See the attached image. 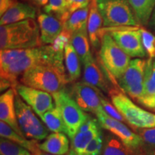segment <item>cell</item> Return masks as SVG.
<instances>
[{
  "label": "cell",
  "mask_w": 155,
  "mask_h": 155,
  "mask_svg": "<svg viewBox=\"0 0 155 155\" xmlns=\"http://www.w3.org/2000/svg\"><path fill=\"white\" fill-rule=\"evenodd\" d=\"M20 83L53 94L64 90L70 82L64 63H46L31 68L23 73Z\"/></svg>",
  "instance_id": "7a4b0ae2"
},
{
  "label": "cell",
  "mask_w": 155,
  "mask_h": 155,
  "mask_svg": "<svg viewBox=\"0 0 155 155\" xmlns=\"http://www.w3.org/2000/svg\"><path fill=\"white\" fill-rule=\"evenodd\" d=\"M146 155H155V150H152L149 152L148 153H147Z\"/></svg>",
  "instance_id": "7bdbcfd3"
},
{
  "label": "cell",
  "mask_w": 155,
  "mask_h": 155,
  "mask_svg": "<svg viewBox=\"0 0 155 155\" xmlns=\"http://www.w3.org/2000/svg\"><path fill=\"white\" fill-rule=\"evenodd\" d=\"M102 25H104L103 19L101 15L96 0H93L89 5V15L87 30L90 42L94 48H98L101 42Z\"/></svg>",
  "instance_id": "d6986e66"
},
{
  "label": "cell",
  "mask_w": 155,
  "mask_h": 155,
  "mask_svg": "<svg viewBox=\"0 0 155 155\" xmlns=\"http://www.w3.org/2000/svg\"><path fill=\"white\" fill-rule=\"evenodd\" d=\"M149 25L153 30L155 31V7L152 14V16H151L150 22H149Z\"/></svg>",
  "instance_id": "60d3db41"
},
{
  "label": "cell",
  "mask_w": 155,
  "mask_h": 155,
  "mask_svg": "<svg viewBox=\"0 0 155 155\" xmlns=\"http://www.w3.org/2000/svg\"><path fill=\"white\" fill-rule=\"evenodd\" d=\"M0 154L32 155V153L25 147L2 137H1L0 139Z\"/></svg>",
  "instance_id": "f1b7e54d"
},
{
  "label": "cell",
  "mask_w": 155,
  "mask_h": 155,
  "mask_svg": "<svg viewBox=\"0 0 155 155\" xmlns=\"http://www.w3.org/2000/svg\"><path fill=\"white\" fill-rule=\"evenodd\" d=\"M99 58L108 75L116 82L124 74L131 61V57L121 49L109 34L102 37Z\"/></svg>",
  "instance_id": "8992f818"
},
{
  "label": "cell",
  "mask_w": 155,
  "mask_h": 155,
  "mask_svg": "<svg viewBox=\"0 0 155 155\" xmlns=\"http://www.w3.org/2000/svg\"><path fill=\"white\" fill-rule=\"evenodd\" d=\"M98 119L89 117L71 140L68 155H81L91 141L101 133Z\"/></svg>",
  "instance_id": "5bb4252c"
},
{
  "label": "cell",
  "mask_w": 155,
  "mask_h": 155,
  "mask_svg": "<svg viewBox=\"0 0 155 155\" xmlns=\"http://www.w3.org/2000/svg\"><path fill=\"white\" fill-rule=\"evenodd\" d=\"M89 41L90 40L87 29L75 32L71 37V43L78 55L83 65L93 56Z\"/></svg>",
  "instance_id": "cb8c5ba5"
},
{
  "label": "cell",
  "mask_w": 155,
  "mask_h": 155,
  "mask_svg": "<svg viewBox=\"0 0 155 155\" xmlns=\"http://www.w3.org/2000/svg\"><path fill=\"white\" fill-rule=\"evenodd\" d=\"M37 8L24 2H17L1 16L0 24L2 25L16 23L28 19H35Z\"/></svg>",
  "instance_id": "e0dca14e"
},
{
  "label": "cell",
  "mask_w": 155,
  "mask_h": 155,
  "mask_svg": "<svg viewBox=\"0 0 155 155\" xmlns=\"http://www.w3.org/2000/svg\"><path fill=\"white\" fill-rule=\"evenodd\" d=\"M102 155H146L142 150H132L126 146L114 135L108 134L104 139Z\"/></svg>",
  "instance_id": "44dd1931"
},
{
  "label": "cell",
  "mask_w": 155,
  "mask_h": 155,
  "mask_svg": "<svg viewBox=\"0 0 155 155\" xmlns=\"http://www.w3.org/2000/svg\"><path fill=\"white\" fill-rule=\"evenodd\" d=\"M53 97L55 106L59 108L63 116V121L67 128V135L72 139L80 127L90 117L80 108L71 94L65 89L61 91L54 93Z\"/></svg>",
  "instance_id": "52a82bcc"
},
{
  "label": "cell",
  "mask_w": 155,
  "mask_h": 155,
  "mask_svg": "<svg viewBox=\"0 0 155 155\" xmlns=\"http://www.w3.org/2000/svg\"><path fill=\"white\" fill-rule=\"evenodd\" d=\"M112 104L131 126L140 129L155 127V114L139 107L117 87L109 94Z\"/></svg>",
  "instance_id": "5b68a950"
},
{
  "label": "cell",
  "mask_w": 155,
  "mask_h": 155,
  "mask_svg": "<svg viewBox=\"0 0 155 155\" xmlns=\"http://www.w3.org/2000/svg\"><path fill=\"white\" fill-rule=\"evenodd\" d=\"M104 28L140 27L128 0H96Z\"/></svg>",
  "instance_id": "277c9868"
},
{
  "label": "cell",
  "mask_w": 155,
  "mask_h": 155,
  "mask_svg": "<svg viewBox=\"0 0 155 155\" xmlns=\"http://www.w3.org/2000/svg\"><path fill=\"white\" fill-rule=\"evenodd\" d=\"M21 1L33 6L37 9L42 8V7L44 8L48 3V0H21Z\"/></svg>",
  "instance_id": "ab89813d"
},
{
  "label": "cell",
  "mask_w": 155,
  "mask_h": 155,
  "mask_svg": "<svg viewBox=\"0 0 155 155\" xmlns=\"http://www.w3.org/2000/svg\"><path fill=\"white\" fill-rule=\"evenodd\" d=\"M38 24L40 32V40L43 45H51L63 32L64 27L57 17L47 13H40L38 16Z\"/></svg>",
  "instance_id": "2e32d148"
},
{
  "label": "cell",
  "mask_w": 155,
  "mask_h": 155,
  "mask_svg": "<svg viewBox=\"0 0 155 155\" xmlns=\"http://www.w3.org/2000/svg\"><path fill=\"white\" fill-rule=\"evenodd\" d=\"M40 119L50 131L61 132L67 134L66 126L63 121L61 111L56 106L45 113L40 117Z\"/></svg>",
  "instance_id": "4316f807"
},
{
  "label": "cell",
  "mask_w": 155,
  "mask_h": 155,
  "mask_svg": "<svg viewBox=\"0 0 155 155\" xmlns=\"http://www.w3.org/2000/svg\"><path fill=\"white\" fill-rule=\"evenodd\" d=\"M0 136L2 138L9 139L13 142L18 144L25 149L30 151L33 154L37 150H39V144L38 141L34 139H28L23 135L19 134L17 131L12 128L10 126L5 123V122H0Z\"/></svg>",
  "instance_id": "7402d4cb"
},
{
  "label": "cell",
  "mask_w": 155,
  "mask_h": 155,
  "mask_svg": "<svg viewBox=\"0 0 155 155\" xmlns=\"http://www.w3.org/2000/svg\"><path fill=\"white\" fill-rule=\"evenodd\" d=\"M17 91L14 88L7 89L0 96V120L8 124L19 134L23 135L19 127L15 108ZM24 136V135H23ZM25 137V136H24Z\"/></svg>",
  "instance_id": "9a60e30c"
},
{
  "label": "cell",
  "mask_w": 155,
  "mask_h": 155,
  "mask_svg": "<svg viewBox=\"0 0 155 155\" xmlns=\"http://www.w3.org/2000/svg\"><path fill=\"white\" fill-rule=\"evenodd\" d=\"M141 40L149 59L155 58V35L144 28H140Z\"/></svg>",
  "instance_id": "d6a6232c"
},
{
  "label": "cell",
  "mask_w": 155,
  "mask_h": 155,
  "mask_svg": "<svg viewBox=\"0 0 155 155\" xmlns=\"http://www.w3.org/2000/svg\"><path fill=\"white\" fill-rule=\"evenodd\" d=\"M96 115L101 127L110 131L124 144L132 150H141L140 136L133 132L123 122L110 117L104 109L101 110Z\"/></svg>",
  "instance_id": "8fae6325"
},
{
  "label": "cell",
  "mask_w": 155,
  "mask_h": 155,
  "mask_svg": "<svg viewBox=\"0 0 155 155\" xmlns=\"http://www.w3.org/2000/svg\"><path fill=\"white\" fill-rule=\"evenodd\" d=\"M137 102L139 103L141 105L144 106V107L155 111V94L151 96L142 97L137 101Z\"/></svg>",
  "instance_id": "74e56055"
},
{
  "label": "cell",
  "mask_w": 155,
  "mask_h": 155,
  "mask_svg": "<svg viewBox=\"0 0 155 155\" xmlns=\"http://www.w3.org/2000/svg\"><path fill=\"white\" fill-rule=\"evenodd\" d=\"M147 60H131L129 66L117 80L119 88L133 99L138 101L144 96V76Z\"/></svg>",
  "instance_id": "9c48e42d"
},
{
  "label": "cell",
  "mask_w": 155,
  "mask_h": 155,
  "mask_svg": "<svg viewBox=\"0 0 155 155\" xmlns=\"http://www.w3.org/2000/svg\"><path fill=\"white\" fill-rule=\"evenodd\" d=\"M42 151L54 155H65L70 150L69 139L64 133L53 132L39 144Z\"/></svg>",
  "instance_id": "ffe728a7"
},
{
  "label": "cell",
  "mask_w": 155,
  "mask_h": 155,
  "mask_svg": "<svg viewBox=\"0 0 155 155\" xmlns=\"http://www.w3.org/2000/svg\"><path fill=\"white\" fill-rule=\"evenodd\" d=\"M71 96L85 112L96 114L103 109L101 100L104 96L101 91L84 81L73 84Z\"/></svg>",
  "instance_id": "7c38bea8"
},
{
  "label": "cell",
  "mask_w": 155,
  "mask_h": 155,
  "mask_svg": "<svg viewBox=\"0 0 155 155\" xmlns=\"http://www.w3.org/2000/svg\"><path fill=\"white\" fill-rule=\"evenodd\" d=\"M88 15L89 6L71 13L64 23V30L68 31L73 35L78 31L87 29Z\"/></svg>",
  "instance_id": "484cf974"
},
{
  "label": "cell",
  "mask_w": 155,
  "mask_h": 155,
  "mask_svg": "<svg viewBox=\"0 0 155 155\" xmlns=\"http://www.w3.org/2000/svg\"><path fill=\"white\" fill-rule=\"evenodd\" d=\"M138 134L141 140V149L146 154L150 151L155 150V127L140 129Z\"/></svg>",
  "instance_id": "4dcf8cb0"
},
{
  "label": "cell",
  "mask_w": 155,
  "mask_h": 155,
  "mask_svg": "<svg viewBox=\"0 0 155 155\" xmlns=\"http://www.w3.org/2000/svg\"><path fill=\"white\" fill-rule=\"evenodd\" d=\"M43 10L45 13L61 19L67 12L65 0H48V5L44 7Z\"/></svg>",
  "instance_id": "1f68e13d"
},
{
  "label": "cell",
  "mask_w": 155,
  "mask_h": 155,
  "mask_svg": "<svg viewBox=\"0 0 155 155\" xmlns=\"http://www.w3.org/2000/svg\"><path fill=\"white\" fill-rule=\"evenodd\" d=\"M30 48L23 49L1 50L0 52V70L8 67L24 57L28 53Z\"/></svg>",
  "instance_id": "83f0119b"
},
{
  "label": "cell",
  "mask_w": 155,
  "mask_h": 155,
  "mask_svg": "<svg viewBox=\"0 0 155 155\" xmlns=\"http://www.w3.org/2000/svg\"><path fill=\"white\" fill-rule=\"evenodd\" d=\"M18 2L17 0H0V15L1 16L5 14L8 9Z\"/></svg>",
  "instance_id": "f35d334b"
},
{
  "label": "cell",
  "mask_w": 155,
  "mask_h": 155,
  "mask_svg": "<svg viewBox=\"0 0 155 155\" xmlns=\"http://www.w3.org/2000/svg\"><path fill=\"white\" fill-rule=\"evenodd\" d=\"M32 155H54V154H49V153H46L43 152V151H42L40 149H39L36 151L35 152L33 153Z\"/></svg>",
  "instance_id": "b9f144b4"
},
{
  "label": "cell",
  "mask_w": 155,
  "mask_h": 155,
  "mask_svg": "<svg viewBox=\"0 0 155 155\" xmlns=\"http://www.w3.org/2000/svg\"><path fill=\"white\" fill-rule=\"evenodd\" d=\"M140 27L103 28L102 37L109 34L118 45L131 58H144L146 55L141 40Z\"/></svg>",
  "instance_id": "30bf717a"
},
{
  "label": "cell",
  "mask_w": 155,
  "mask_h": 155,
  "mask_svg": "<svg viewBox=\"0 0 155 155\" xmlns=\"http://www.w3.org/2000/svg\"><path fill=\"white\" fill-rule=\"evenodd\" d=\"M71 37H72V34L71 32L63 30V32L57 37V38L53 42V44H51L52 47L56 51L64 53L65 48L71 42Z\"/></svg>",
  "instance_id": "e575fe53"
},
{
  "label": "cell",
  "mask_w": 155,
  "mask_h": 155,
  "mask_svg": "<svg viewBox=\"0 0 155 155\" xmlns=\"http://www.w3.org/2000/svg\"><path fill=\"white\" fill-rule=\"evenodd\" d=\"M15 90L22 99L32 108L39 117L54 108L53 97L51 94L44 91L25 86L17 85Z\"/></svg>",
  "instance_id": "4fadbf2b"
},
{
  "label": "cell",
  "mask_w": 155,
  "mask_h": 155,
  "mask_svg": "<svg viewBox=\"0 0 155 155\" xmlns=\"http://www.w3.org/2000/svg\"><path fill=\"white\" fill-rule=\"evenodd\" d=\"M81 59L71 42L64 50V64L69 81H75L81 76Z\"/></svg>",
  "instance_id": "603a6c76"
},
{
  "label": "cell",
  "mask_w": 155,
  "mask_h": 155,
  "mask_svg": "<svg viewBox=\"0 0 155 155\" xmlns=\"http://www.w3.org/2000/svg\"><path fill=\"white\" fill-rule=\"evenodd\" d=\"M128 2L139 24L148 25L155 7V0H128Z\"/></svg>",
  "instance_id": "d4e9b609"
},
{
  "label": "cell",
  "mask_w": 155,
  "mask_h": 155,
  "mask_svg": "<svg viewBox=\"0 0 155 155\" xmlns=\"http://www.w3.org/2000/svg\"><path fill=\"white\" fill-rule=\"evenodd\" d=\"M17 119L22 134L26 138L42 141L48 136L47 127L38 118L33 110L18 94L15 97Z\"/></svg>",
  "instance_id": "ba28073f"
},
{
  "label": "cell",
  "mask_w": 155,
  "mask_h": 155,
  "mask_svg": "<svg viewBox=\"0 0 155 155\" xmlns=\"http://www.w3.org/2000/svg\"><path fill=\"white\" fill-rule=\"evenodd\" d=\"M63 61L64 53L56 51L51 45L30 48L24 57L6 68L0 70L1 91L9 88H16L19 77L31 68L41 64L64 63Z\"/></svg>",
  "instance_id": "6da1fadb"
},
{
  "label": "cell",
  "mask_w": 155,
  "mask_h": 155,
  "mask_svg": "<svg viewBox=\"0 0 155 155\" xmlns=\"http://www.w3.org/2000/svg\"><path fill=\"white\" fill-rule=\"evenodd\" d=\"M83 81L98 88L101 91L109 94L111 88L108 86L105 75L93 56L83 64Z\"/></svg>",
  "instance_id": "ac0fdd59"
},
{
  "label": "cell",
  "mask_w": 155,
  "mask_h": 155,
  "mask_svg": "<svg viewBox=\"0 0 155 155\" xmlns=\"http://www.w3.org/2000/svg\"><path fill=\"white\" fill-rule=\"evenodd\" d=\"M93 0H65L66 10L69 13H73L78 9L88 7Z\"/></svg>",
  "instance_id": "8d00e7d4"
},
{
  "label": "cell",
  "mask_w": 155,
  "mask_h": 155,
  "mask_svg": "<svg viewBox=\"0 0 155 155\" xmlns=\"http://www.w3.org/2000/svg\"><path fill=\"white\" fill-rule=\"evenodd\" d=\"M155 94V61L147 60L144 76V96H151Z\"/></svg>",
  "instance_id": "f546056e"
},
{
  "label": "cell",
  "mask_w": 155,
  "mask_h": 155,
  "mask_svg": "<svg viewBox=\"0 0 155 155\" xmlns=\"http://www.w3.org/2000/svg\"><path fill=\"white\" fill-rule=\"evenodd\" d=\"M104 139L102 134L91 141L81 155H102Z\"/></svg>",
  "instance_id": "836d02e7"
},
{
  "label": "cell",
  "mask_w": 155,
  "mask_h": 155,
  "mask_svg": "<svg viewBox=\"0 0 155 155\" xmlns=\"http://www.w3.org/2000/svg\"><path fill=\"white\" fill-rule=\"evenodd\" d=\"M44 45L40 40L39 25L33 19H28L0 28L1 50L32 48Z\"/></svg>",
  "instance_id": "3957f363"
},
{
  "label": "cell",
  "mask_w": 155,
  "mask_h": 155,
  "mask_svg": "<svg viewBox=\"0 0 155 155\" xmlns=\"http://www.w3.org/2000/svg\"><path fill=\"white\" fill-rule=\"evenodd\" d=\"M101 104L103 109H104V111H105V113L107 114L108 116L118 120V121L122 122L125 121V119L124 118V116L121 115V113L118 111L117 108L114 106L113 104H111L107 99H106L104 96L102 98Z\"/></svg>",
  "instance_id": "d590c367"
}]
</instances>
